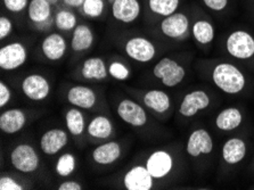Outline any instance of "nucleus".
Listing matches in <instances>:
<instances>
[{"label": "nucleus", "instance_id": "1", "mask_svg": "<svg viewBox=\"0 0 254 190\" xmlns=\"http://www.w3.org/2000/svg\"><path fill=\"white\" fill-rule=\"evenodd\" d=\"M211 81L226 95H240L248 84V79L242 69L229 62L217 63L211 69Z\"/></svg>", "mask_w": 254, "mask_h": 190}, {"label": "nucleus", "instance_id": "2", "mask_svg": "<svg viewBox=\"0 0 254 190\" xmlns=\"http://www.w3.org/2000/svg\"><path fill=\"white\" fill-rule=\"evenodd\" d=\"M225 49L235 60H251L254 57V36L245 29L233 30L226 38Z\"/></svg>", "mask_w": 254, "mask_h": 190}, {"label": "nucleus", "instance_id": "3", "mask_svg": "<svg viewBox=\"0 0 254 190\" xmlns=\"http://www.w3.org/2000/svg\"><path fill=\"white\" fill-rule=\"evenodd\" d=\"M153 75L167 88H175L183 83L186 77V68L175 58L162 57L153 67Z\"/></svg>", "mask_w": 254, "mask_h": 190}, {"label": "nucleus", "instance_id": "4", "mask_svg": "<svg viewBox=\"0 0 254 190\" xmlns=\"http://www.w3.org/2000/svg\"><path fill=\"white\" fill-rule=\"evenodd\" d=\"M9 162L17 172L34 173L40 166V157L36 148L28 142L18 143L10 150Z\"/></svg>", "mask_w": 254, "mask_h": 190}, {"label": "nucleus", "instance_id": "5", "mask_svg": "<svg viewBox=\"0 0 254 190\" xmlns=\"http://www.w3.org/2000/svg\"><path fill=\"white\" fill-rule=\"evenodd\" d=\"M190 18L182 10L163 17L159 23L160 33L167 39L175 41L185 40L190 34Z\"/></svg>", "mask_w": 254, "mask_h": 190}, {"label": "nucleus", "instance_id": "6", "mask_svg": "<svg viewBox=\"0 0 254 190\" xmlns=\"http://www.w3.org/2000/svg\"><path fill=\"white\" fill-rule=\"evenodd\" d=\"M20 88L23 96L34 103L44 102L52 92V84L48 77L40 73H30L25 75L21 81Z\"/></svg>", "mask_w": 254, "mask_h": 190}, {"label": "nucleus", "instance_id": "7", "mask_svg": "<svg viewBox=\"0 0 254 190\" xmlns=\"http://www.w3.org/2000/svg\"><path fill=\"white\" fill-rule=\"evenodd\" d=\"M29 58L28 47L22 41H11L0 48V68L6 72L16 71Z\"/></svg>", "mask_w": 254, "mask_h": 190}, {"label": "nucleus", "instance_id": "8", "mask_svg": "<svg viewBox=\"0 0 254 190\" xmlns=\"http://www.w3.org/2000/svg\"><path fill=\"white\" fill-rule=\"evenodd\" d=\"M126 55L137 63L146 64L156 57L157 49L155 44L148 38L134 36L129 38L123 46Z\"/></svg>", "mask_w": 254, "mask_h": 190}, {"label": "nucleus", "instance_id": "9", "mask_svg": "<svg viewBox=\"0 0 254 190\" xmlns=\"http://www.w3.org/2000/svg\"><path fill=\"white\" fill-rule=\"evenodd\" d=\"M26 14L29 21L40 32H47L55 26L53 6L47 0H30Z\"/></svg>", "mask_w": 254, "mask_h": 190}, {"label": "nucleus", "instance_id": "10", "mask_svg": "<svg viewBox=\"0 0 254 190\" xmlns=\"http://www.w3.org/2000/svg\"><path fill=\"white\" fill-rule=\"evenodd\" d=\"M145 166L155 180H162L170 176L175 169V157L167 149H156L146 158Z\"/></svg>", "mask_w": 254, "mask_h": 190}, {"label": "nucleus", "instance_id": "11", "mask_svg": "<svg viewBox=\"0 0 254 190\" xmlns=\"http://www.w3.org/2000/svg\"><path fill=\"white\" fill-rule=\"evenodd\" d=\"M117 114L122 122L133 127H142L148 121L147 112L132 99H121L117 106Z\"/></svg>", "mask_w": 254, "mask_h": 190}, {"label": "nucleus", "instance_id": "12", "mask_svg": "<svg viewBox=\"0 0 254 190\" xmlns=\"http://www.w3.org/2000/svg\"><path fill=\"white\" fill-rule=\"evenodd\" d=\"M213 138L206 129L198 127L191 131L188 135L186 142V153L188 156L199 158L212 154L213 152Z\"/></svg>", "mask_w": 254, "mask_h": 190}, {"label": "nucleus", "instance_id": "13", "mask_svg": "<svg viewBox=\"0 0 254 190\" xmlns=\"http://www.w3.org/2000/svg\"><path fill=\"white\" fill-rule=\"evenodd\" d=\"M211 105V97L205 90L197 89L188 92L184 96V98L179 106V114L185 119H190Z\"/></svg>", "mask_w": 254, "mask_h": 190}, {"label": "nucleus", "instance_id": "14", "mask_svg": "<svg viewBox=\"0 0 254 190\" xmlns=\"http://www.w3.org/2000/svg\"><path fill=\"white\" fill-rule=\"evenodd\" d=\"M122 184L127 190H151L155 185V179L145 165L137 164L123 174Z\"/></svg>", "mask_w": 254, "mask_h": 190}, {"label": "nucleus", "instance_id": "15", "mask_svg": "<svg viewBox=\"0 0 254 190\" xmlns=\"http://www.w3.org/2000/svg\"><path fill=\"white\" fill-rule=\"evenodd\" d=\"M68 143V131L61 127H52L41 134L39 146L40 150L47 156L60 154Z\"/></svg>", "mask_w": 254, "mask_h": 190}, {"label": "nucleus", "instance_id": "16", "mask_svg": "<svg viewBox=\"0 0 254 190\" xmlns=\"http://www.w3.org/2000/svg\"><path fill=\"white\" fill-rule=\"evenodd\" d=\"M67 41L60 32L48 33L40 42L42 56L49 62L63 60L67 53Z\"/></svg>", "mask_w": 254, "mask_h": 190}, {"label": "nucleus", "instance_id": "17", "mask_svg": "<svg viewBox=\"0 0 254 190\" xmlns=\"http://www.w3.org/2000/svg\"><path fill=\"white\" fill-rule=\"evenodd\" d=\"M111 14L115 21L122 24H131L141 15L139 0H114L111 3Z\"/></svg>", "mask_w": 254, "mask_h": 190}, {"label": "nucleus", "instance_id": "18", "mask_svg": "<svg viewBox=\"0 0 254 190\" xmlns=\"http://www.w3.org/2000/svg\"><path fill=\"white\" fill-rule=\"evenodd\" d=\"M66 100L71 106L81 108V110H91L97 104V94L90 87L75 84L67 89Z\"/></svg>", "mask_w": 254, "mask_h": 190}, {"label": "nucleus", "instance_id": "19", "mask_svg": "<svg viewBox=\"0 0 254 190\" xmlns=\"http://www.w3.org/2000/svg\"><path fill=\"white\" fill-rule=\"evenodd\" d=\"M248 154V145L244 139L233 137L227 139L221 148V157L226 165L236 166L243 162Z\"/></svg>", "mask_w": 254, "mask_h": 190}, {"label": "nucleus", "instance_id": "20", "mask_svg": "<svg viewBox=\"0 0 254 190\" xmlns=\"http://www.w3.org/2000/svg\"><path fill=\"white\" fill-rule=\"evenodd\" d=\"M28 115L21 108H8L0 114V130L5 134L13 135L24 129Z\"/></svg>", "mask_w": 254, "mask_h": 190}, {"label": "nucleus", "instance_id": "21", "mask_svg": "<svg viewBox=\"0 0 254 190\" xmlns=\"http://www.w3.org/2000/svg\"><path fill=\"white\" fill-rule=\"evenodd\" d=\"M122 156V147L115 140L106 141L92 149L91 158L97 165L110 166L117 163Z\"/></svg>", "mask_w": 254, "mask_h": 190}, {"label": "nucleus", "instance_id": "22", "mask_svg": "<svg viewBox=\"0 0 254 190\" xmlns=\"http://www.w3.org/2000/svg\"><path fill=\"white\" fill-rule=\"evenodd\" d=\"M144 106L156 114L163 115L170 111L172 106L171 97L161 89H151L142 95Z\"/></svg>", "mask_w": 254, "mask_h": 190}, {"label": "nucleus", "instance_id": "23", "mask_svg": "<svg viewBox=\"0 0 254 190\" xmlns=\"http://www.w3.org/2000/svg\"><path fill=\"white\" fill-rule=\"evenodd\" d=\"M80 74L88 81H103L109 76V66L102 57L91 56L83 61Z\"/></svg>", "mask_w": 254, "mask_h": 190}, {"label": "nucleus", "instance_id": "24", "mask_svg": "<svg viewBox=\"0 0 254 190\" xmlns=\"http://www.w3.org/2000/svg\"><path fill=\"white\" fill-rule=\"evenodd\" d=\"M243 120L244 116L240 108L232 106L219 112L218 115L215 116L214 124L217 129L222 132H230V131L238 129L243 123Z\"/></svg>", "mask_w": 254, "mask_h": 190}, {"label": "nucleus", "instance_id": "25", "mask_svg": "<svg viewBox=\"0 0 254 190\" xmlns=\"http://www.w3.org/2000/svg\"><path fill=\"white\" fill-rule=\"evenodd\" d=\"M87 134L95 140H107L114 132V126L110 118L104 114H98L92 118L87 124Z\"/></svg>", "mask_w": 254, "mask_h": 190}, {"label": "nucleus", "instance_id": "26", "mask_svg": "<svg viewBox=\"0 0 254 190\" xmlns=\"http://www.w3.org/2000/svg\"><path fill=\"white\" fill-rule=\"evenodd\" d=\"M95 44V33L89 25L86 23L76 25L72 31L71 49L74 53H84L89 50Z\"/></svg>", "mask_w": 254, "mask_h": 190}, {"label": "nucleus", "instance_id": "27", "mask_svg": "<svg viewBox=\"0 0 254 190\" xmlns=\"http://www.w3.org/2000/svg\"><path fill=\"white\" fill-rule=\"evenodd\" d=\"M190 34L199 46L211 45L215 38V28L209 18L199 17L191 23Z\"/></svg>", "mask_w": 254, "mask_h": 190}, {"label": "nucleus", "instance_id": "28", "mask_svg": "<svg viewBox=\"0 0 254 190\" xmlns=\"http://www.w3.org/2000/svg\"><path fill=\"white\" fill-rule=\"evenodd\" d=\"M64 120L66 130L73 137H80V135L84 133V131L87 129L86 119H84V114L82 113L81 108L74 106L68 108L65 112Z\"/></svg>", "mask_w": 254, "mask_h": 190}, {"label": "nucleus", "instance_id": "29", "mask_svg": "<svg viewBox=\"0 0 254 190\" xmlns=\"http://www.w3.org/2000/svg\"><path fill=\"white\" fill-rule=\"evenodd\" d=\"M54 22L55 28L60 32H71L76 28L78 23V16L71 8H62L57 10L54 15Z\"/></svg>", "mask_w": 254, "mask_h": 190}, {"label": "nucleus", "instance_id": "30", "mask_svg": "<svg viewBox=\"0 0 254 190\" xmlns=\"http://www.w3.org/2000/svg\"><path fill=\"white\" fill-rule=\"evenodd\" d=\"M180 5L182 0H147L149 11L162 18L178 11Z\"/></svg>", "mask_w": 254, "mask_h": 190}, {"label": "nucleus", "instance_id": "31", "mask_svg": "<svg viewBox=\"0 0 254 190\" xmlns=\"http://www.w3.org/2000/svg\"><path fill=\"white\" fill-rule=\"evenodd\" d=\"M76 169V158L72 153H63L57 158L55 172L59 177L68 178L74 173Z\"/></svg>", "mask_w": 254, "mask_h": 190}, {"label": "nucleus", "instance_id": "32", "mask_svg": "<svg viewBox=\"0 0 254 190\" xmlns=\"http://www.w3.org/2000/svg\"><path fill=\"white\" fill-rule=\"evenodd\" d=\"M106 9V0H84L81 13L88 18H99Z\"/></svg>", "mask_w": 254, "mask_h": 190}, {"label": "nucleus", "instance_id": "33", "mask_svg": "<svg viewBox=\"0 0 254 190\" xmlns=\"http://www.w3.org/2000/svg\"><path fill=\"white\" fill-rule=\"evenodd\" d=\"M109 75L117 81H127L131 75L129 66L121 61H113L109 64Z\"/></svg>", "mask_w": 254, "mask_h": 190}, {"label": "nucleus", "instance_id": "34", "mask_svg": "<svg viewBox=\"0 0 254 190\" xmlns=\"http://www.w3.org/2000/svg\"><path fill=\"white\" fill-rule=\"evenodd\" d=\"M30 0H2V5L11 14H21L28 9Z\"/></svg>", "mask_w": 254, "mask_h": 190}, {"label": "nucleus", "instance_id": "35", "mask_svg": "<svg viewBox=\"0 0 254 190\" xmlns=\"http://www.w3.org/2000/svg\"><path fill=\"white\" fill-rule=\"evenodd\" d=\"M205 8L212 13H222L229 6V0H201Z\"/></svg>", "mask_w": 254, "mask_h": 190}, {"label": "nucleus", "instance_id": "36", "mask_svg": "<svg viewBox=\"0 0 254 190\" xmlns=\"http://www.w3.org/2000/svg\"><path fill=\"white\" fill-rule=\"evenodd\" d=\"M24 185L18 182L10 176H1L0 178V190H23Z\"/></svg>", "mask_w": 254, "mask_h": 190}, {"label": "nucleus", "instance_id": "37", "mask_svg": "<svg viewBox=\"0 0 254 190\" xmlns=\"http://www.w3.org/2000/svg\"><path fill=\"white\" fill-rule=\"evenodd\" d=\"M14 30L13 21L8 17L2 15L0 17V40H5L8 38Z\"/></svg>", "mask_w": 254, "mask_h": 190}, {"label": "nucleus", "instance_id": "38", "mask_svg": "<svg viewBox=\"0 0 254 190\" xmlns=\"http://www.w3.org/2000/svg\"><path fill=\"white\" fill-rule=\"evenodd\" d=\"M11 97H13V95H11L10 87L5 81H1L0 82V107L3 108L7 106L10 103Z\"/></svg>", "mask_w": 254, "mask_h": 190}, {"label": "nucleus", "instance_id": "39", "mask_svg": "<svg viewBox=\"0 0 254 190\" xmlns=\"http://www.w3.org/2000/svg\"><path fill=\"white\" fill-rule=\"evenodd\" d=\"M59 190H82L83 186L75 180H66L60 184Z\"/></svg>", "mask_w": 254, "mask_h": 190}, {"label": "nucleus", "instance_id": "40", "mask_svg": "<svg viewBox=\"0 0 254 190\" xmlns=\"http://www.w3.org/2000/svg\"><path fill=\"white\" fill-rule=\"evenodd\" d=\"M84 0H62L64 6H66L67 8L74 9V8H81L82 3Z\"/></svg>", "mask_w": 254, "mask_h": 190}, {"label": "nucleus", "instance_id": "41", "mask_svg": "<svg viewBox=\"0 0 254 190\" xmlns=\"http://www.w3.org/2000/svg\"><path fill=\"white\" fill-rule=\"evenodd\" d=\"M47 1L51 3L52 6H57L62 1V0H47Z\"/></svg>", "mask_w": 254, "mask_h": 190}, {"label": "nucleus", "instance_id": "42", "mask_svg": "<svg viewBox=\"0 0 254 190\" xmlns=\"http://www.w3.org/2000/svg\"><path fill=\"white\" fill-rule=\"evenodd\" d=\"M106 1H109V3L111 5V3H112V2L114 1V0H106Z\"/></svg>", "mask_w": 254, "mask_h": 190}, {"label": "nucleus", "instance_id": "43", "mask_svg": "<svg viewBox=\"0 0 254 190\" xmlns=\"http://www.w3.org/2000/svg\"><path fill=\"white\" fill-rule=\"evenodd\" d=\"M253 17H254V10H253Z\"/></svg>", "mask_w": 254, "mask_h": 190}]
</instances>
